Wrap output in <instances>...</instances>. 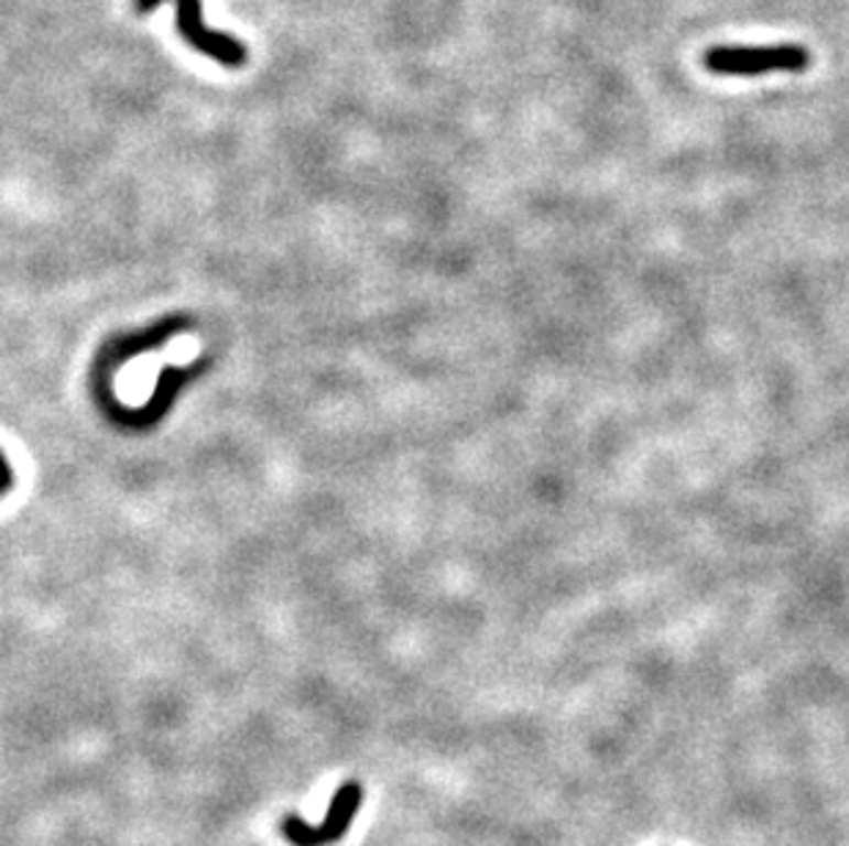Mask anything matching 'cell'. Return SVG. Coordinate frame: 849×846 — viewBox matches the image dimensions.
<instances>
[{"instance_id":"1","label":"cell","mask_w":849,"mask_h":846,"mask_svg":"<svg viewBox=\"0 0 849 846\" xmlns=\"http://www.w3.org/2000/svg\"><path fill=\"white\" fill-rule=\"evenodd\" d=\"M808 50L801 44H770V47H712L704 64L715 75H764V72H801L808 66Z\"/></svg>"},{"instance_id":"2","label":"cell","mask_w":849,"mask_h":846,"mask_svg":"<svg viewBox=\"0 0 849 846\" xmlns=\"http://www.w3.org/2000/svg\"><path fill=\"white\" fill-rule=\"evenodd\" d=\"M176 31L182 33L193 50H198L207 58L218 61L220 66L229 69H240L248 64L246 44L237 42L229 33H218L207 28L204 22V3L202 0H176Z\"/></svg>"},{"instance_id":"3","label":"cell","mask_w":849,"mask_h":846,"mask_svg":"<svg viewBox=\"0 0 849 846\" xmlns=\"http://www.w3.org/2000/svg\"><path fill=\"white\" fill-rule=\"evenodd\" d=\"M360 805H363V787H360V783L349 781L344 783V787H338V792L330 798V805H327L325 820H322L319 825L325 844L341 842L344 833L349 831V825H352L355 816H358Z\"/></svg>"},{"instance_id":"4","label":"cell","mask_w":849,"mask_h":846,"mask_svg":"<svg viewBox=\"0 0 849 846\" xmlns=\"http://www.w3.org/2000/svg\"><path fill=\"white\" fill-rule=\"evenodd\" d=\"M281 833L292 846H327L319 827L308 825L300 814H286L281 820Z\"/></svg>"},{"instance_id":"5","label":"cell","mask_w":849,"mask_h":846,"mask_svg":"<svg viewBox=\"0 0 849 846\" xmlns=\"http://www.w3.org/2000/svg\"><path fill=\"white\" fill-rule=\"evenodd\" d=\"M163 3H165V0H132V6H135L138 14H149V11L160 9V6H163Z\"/></svg>"}]
</instances>
